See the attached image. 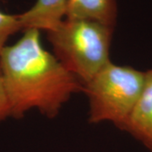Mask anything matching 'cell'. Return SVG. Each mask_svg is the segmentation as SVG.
<instances>
[{"label": "cell", "instance_id": "obj_4", "mask_svg": "<svg viewBox=\"0 0 152 152\" xmlns=\"http://www.w3.org/2000/svg\"><path fill=\"white\" fill-rule=\"evenodd\" d=\"M122 129L141 141L152 152V69L145 72L143 91Z\"/></svg>", "mask_w": 152, "mask_h": 152}, {"label": "cell", "instance_id": "obj_7", "mask_svg": "<svg viewBox=\"0 0 152 152\" xmlns=\"http://www.w3.org/2000/svg\"><path fill=\"white\" fill-rule=\"evenodd\" d=\"M21 31L18 15H9L0 10V54L6 47V42L15 33Z\"/></svg>", "mask_w": 152, "mask_h": 152}, {"label": "cell", "instance_id": "obj_1", "mask_svg": "<svg viewBox=\"0 0 152 152\" xmlns=\"http://www.w3.org/2000/svg\"><path fill=\"white\" fill-rule=\"evenodd\" d=\"M24 32L16 43L6 46L0 54L11 117L20 118L29 110L37 108L54 118L72 94L83 91V84L44 49L40 31Z\"/></svg>", "mask_w": 152, "mask_h": 152}, {"label": "cell", "instance_id": "obj_8", "mask_svg": "<svg viewBox=\"0 0 152 152\" xmlns=\"http://www.w3.org/2000/svg\"><path fill=\"white\" fill-rule=\"evenodd\" d=\"M9 117H11L10 107L7 96L4 76L0 66V122L5 120Z\"/></svg>", "mask_w": 152, "mask_h": 152}, {"label": "cell", "instance_id": "obj_2", "mask_svg": "<svg viewBox=\"0 0 152 152\" xmlns=\"http://www.w3.org/2000/svg\"><path fill=\"white\" fill-rule=\"evenodd\" d=\"M114 28L98 22L64 19L48 32L54 56L84 85L110 62Z\"/></svg>", "mask_w": 152, "mask_h": 152}, {"label": "cell", "instance_id": "obj_3", "mask_svg": "<svg viewBox=\"0 0 152 152\" xmlns=\"http://www.w3.org/2000/svg\"><path fill=\"white\" fill-rule=\"evenodd\" d=\"M145 72L111 61L83 85L90 102L89 121H109L122 129L141 95Z\"/></svg>", "mask_w": 152, "mask_h": 152}, {"label": "cell", "instance_id": "obj_6", "mask_svg": "<svg viewBox=\"0 0 152 152\" xmlns=\"http://www.w3.org/2000/svg\"><path fill=\"white\" fill-rule=\"evenodd\" d=\"M118 16L116 0H69L65 19L98 22L114 28Z\"/></svg>", "mask_w": 152, "mask_h": 152}, {"label": "cell", "instance_id": "obj_5", "mask_svg": "<svg viewBox=\"0 0 152 152\" xmlns=\"http://www.w3.org/2000/svg\"><path fill=\"white\" fill-rule=\"evenodd\" d=\"M69 0H37L27 11L18 15L21 31L44 30L47 32L54 30L65 17Z\"/></svg>", "mask_w": 152, "mask_h": 152}]
</instances>
